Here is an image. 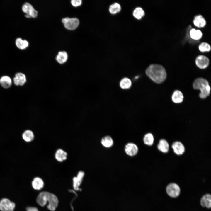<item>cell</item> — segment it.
<instances>
[{
  "instance_id": "cell-9",
  "label": "cell",
  "mask_w": 211,
  "mask_h": 211,
  "mask_svg": "<svg viewBox=\"0 0 211 211\" xmlns=\"http://www.w3.org/2000/svg\"><path fill=\"white\" fill-rule=\"evenodd\" d=\"M84 176V172L82 171H80L78 173L77 176L73 178V186L74 190H81V189L79 188V186L81 183Z\"/></svg>"
},
{
  "instance_id": "cell-14",
  "label": "cell",
  "mask_w": 211,
  "mask_h": 211,
  "mask_svg": "<svg viewBox=\"0 0 211 211\" xmlns=\"http://www.w3.org/2000/svg\"><path fill=\"white\" fill-rule=\"evenodd\" d=\"M194 24L198 27H204L206 24V21L205 18L200 14L195 16L193 20Z\"/></svg>"
},
{
  "instance_id": "cell-25",
  "label": "cell",
  "mask_w": 211,
  "mask_h": 211,
  "mask_svg": "<svg viewBox=\"0 0 211 211\" xmlns=\"http://www.w3.org/2000/svg\"><path fill=\"white\" fill-rule=\"evenodd\" d=\"M16 44L18 48L23 50L28 46L29 43L26 40H23L21 38H18L16 40Z\"/></svg>"
},
{
  "instance_id": "cell-28",
  "label": "cell",
  "mask_w": 211,
  "mask_h": 211,
  "mask_svg": "<svg viewBox=\"0 0 211 211\" xmlns=\"http://www.w3.org/2000/svg\"><path fill=\"white\" fill-rule=\"evenodd\" d=\"M121 9L120 4L117 2H115L111 4L109 8L110 13L113 14H115L119 12Z\"/></svg>"
},
{
  "instance_id": "cell-7",
  "label": "cell",
  "mask_w": 211,
  "mask_h": 211,
  "mask_svg": "<svg viewBox=\"0 0 211 211\" xmlns=\"http://www.w3.org/2000/svg\"><path fill=\"white\" fill-rule=\"evenodd\" d=\"M48 203L47 208L51 211H55L58 206V200L57 196L54 194L49 193L47 200Z\"/></svg>"
},
{
  "instance_id": "cell-13",
  "label": "cell",
  "mask_w": 211,
  "mask_h": 211,
  "mask_svg": "<svg viewBox=\"0 0 211 211\" xmlns=\"http://www.w3.org/2000/svg\"><path fill=\"white\" fill-rule=\"evenodd\" d=\"M174 152L178 155L183 154L185 151V147L183 144L180 142L176 141L174 142L172 145Z\"/></svg>"
},
{
  "instance_id": "cell-22",
  "label": "cell",
  "mask_w": 211,
  "mask_h": 211,
  "mask_svg": "<svg viewBox=\"0 0 211 211\" xmlns=\"http://www.w3.org/2000/svg\"><path fill=\"white\" fill-rule=\"evenodd\" d=\"M189 34L191 38L196 40L200 39L203 35L202 33L200 30L194 28H192L190 30Z\"/></svg>"
},
{
  "instance_id": "cell-2",
  "label": "cell",
  "mask_w": 211,
  "mask_h": 211,
  "mask_svg": "<svg viewBox=\"0 0 211 211\" xmlns=\"http://www.w3.org/2000/svg\"><path fill=\"white\" fill-rule=\"evenodd\" d=\"M193 87L195 89L200 90L199 96L201 99H205L210 94V87L207 81L202 78L196 79L193 83Z\"/></svg>"
},
{
  "instance_id": "cell-24",
  "label": "cell",
  "mask_w": 211,
  "mask_h": 211,
  "mask_svg": "<svg viewBox=\"0 0 211 211\" xmlns=\"http://www.w3.org/2000/svg\"><path fill=\"white\" fill-rule=\"evenodd\" d=\"M132 82L128 78L125 77L121 80L120 82V87L123 89H129L131 86Z\"/></svg>"
},
{
  "instance_id": "cell-20",
  "label": "cell",
  "mask_w": 211,
  "mask_h": 211,
  "mask_svg": "<svg viewBox=\"0 0 211 211\" xmlns=\"http://www.w3.org/2000/svg\"><path fill=\"white\" fill-rule=\"evenodd\" d=\"M22 138L25 142H29L32 141L34 137V135L33 131L30 130H27L23 133Z\"/></svg>"
},
{
  "instance_id": "cell-8",
  "label": "cell",
  "mask_w": 211,
  "mask_h": 211,
  "mask_svg": "<svg viewBox=\"0 0 211 211\" xmlns=\"http://www.w3.org/2000/svg\"><path fill=\"white\" fill-rule=\"evenodd\" d=\"M195 64L199 68L203 69L207 67L209 64V60L206 56L200 55L196 58Z\"/></svg>"
},
{
  "instance_id": "cell-29",
  "label": "cell",
  "mask_w": 211,
  "mask_h": 211,
  "mask_svg": "<svg viewBox=\"0 0 211 211\" xmlns=\"http://www.w3.org/2000/svg\"><path fill=\"white\" fill-rule=\"evenodd\" d=\"M154 141V137L152 134L148 133L144 135L143 141L145 144L149 146L152 145Z\"/></svg>"
},
{
  "instance_id": "cell-19",
  "label": "cell",
  "mask_w": 211,
  "mask_h": 211,
  "mask_svg": "<svg viewBox=\"0 0 211 211\" xmlns=\"http://www.w3.org/2000/svg\"><path fill=\"white\" fill-rule=\"evenodd\" d=\"M183 96L182 93L178 90L175 91L172 96V101L175 103H181L183 100Z\"/></svg>"
},
{
  "instance_id": "cell-18",
  "label": "cell",
  "mask_w": 211,
  "mask_h": 211,
  "mask_svg": "<svg viewBox=\"0 0 211 211\" xmlns=\"http://www.w3.org/2000/svg\"><path fill=\"white\" fill-rule=\"evenodd\" d=\"M200 204L203 207L210 208L211 207V196L210 194H207L204 195L200 200Z\"/></svg>"
},
{
  "instance_id": "cell-27",
  "label": "cell",
  "mask_w": 211,
  "mask_h": 211,
  "mask_svg": "<svg viewBox=\"0 0 211 211\" xmlns=\"http://www.w3.org/2000/svg\"><path fill=\"white\" fill-rule=\"evenodd\" d=\"M132 13L134 16L136 18L140 19L144 16L145 12L141 7H138L134 9Z\"/></svg>"
},
{
  "instance_id": "cell-32",
  "label": "cell",
  "mask_w": 211,
  "mask_h": 211,
  "mask_svg": "<svg viewBox=\"0 0 211 211\" xmlns=\"http://www.w3.org/2000/svg\"><path fill=\"white\" fill-rule=\"evenodd\" d=\"M26 211H39L38 209L35 207H29L26 208Z\"/></svg>"
},
{
  "instance_id": "cell-4",
  "label": "cell",
  "mask_w": 211,
  "mask_h": 211,
  "mask_svg": "<svg viewBox=\"0 0 211 211\" xmlns=\"http://www.w3.org/2000/svg\"><path fill=\"white\" fill-rule=\"evenodd\" d=\"M22 10L26 14L25 16L27 18H35L38 16V11L28 3L26 2L23 4Z\"/></svg>"
},
{
  "instance_id": "cell-3",
  "label": "cell",
  "mask_w": 211,
  "mask_h": 211,
  "mask_svg": "<svg viewBox=\"0 0 211 211\" xmlns=\"http://www.w3.org/2000/svg\"><path fill=\"white\" fill-rule=\"evenodd\" d=\"M62 21L65 28L70 30H74L76 28L79 23V20L75 18L66 17L63 18Z\"/></svg>"
},
{
  "instance_id": "cell-30",
  "label": "cell",
  "mask_w": 211,
  "mask_h": 211,
  "mask_svg": "<svg viewBox=\"0 0 211 211\" xmlns=\"http://www.w3.org/2000/svg\"><path fill=\"white\" fill-rule=\"evenodd\" d=\"M198 48L200 51L205 52L210 51L211 50V47L208 43L203 42L199 45Z\"/></svg>"
},
{
  "instance_id": "cell-16",
  "label": "cell",
  "mask_w": 211,
  "mask_h": 211,
  "mask_svg": "<svg viewBox=\"0 0 211 211\" xmlns=\"http://www.w3.org/2000/svg\"><path fill=\"white\" fill-rule=\"evenodd\" d=\"M12 83V80L8 76H4L0 78V84L4 88H9L11 86Z\"/></svg>"
},
{
  "instance_id": "cell-1",
  "label": "cell",
  "mask_w": 211,
  "mask_h": 211,
  "mask_svg": "<svg viewBox=\"0 0 211 211\" xmlns=\"http://www.w3.org/2000/svg\"><path fill=\"white\" fill-rule=\"evenodd\" d=\"M146 74L152 81L158 84L163 82L166 77V73L164 67L157 64L150 65L146 69Z\"/></svg>"
},
{
  "instance_id": "cell-12",
  "label": "cell",
  "mask_w": 211,
  "mask_h": 211,
  "mask_svg": "<svg viewBox=\"0 0 211 211\" xmlns=\"http://www.w3.org/2000/svg\"><path fill=\"white\" fill-rule=\"evenodd\" d=\"M49 192L43 191L38 195L36 202L38 204L42 207L45 206L47 203V199Z\"/></svg>"
},
{
  "instance_id": "cell-5",
  "label": "cell",
  "mask_w": 211,
  "mask_h": 211,
  "mask_svg": "<svg viewBox=\"0 0 211 211\" xmlns=\"http://www.w3.org/2000/svg\"><path fill=\"white\" fill-rule=\"evenodd\" d=\"M15 207V203L7 198H3L0 201V210L1 211H13Z\"/></svg>"
},
{
  "instance_id": "cell-6",
  "label": "cell",
  "mask_w": 211,
  "mask_h": 211,
  "mask_svg": "<svg viewBox=\"0 0 211 211\" xmlns=\"http://www.w3.org/2000/svg\"><path fill=\"white\" fill-rule=\"evenodd\" d=\"M166 191L170 197H176L179 195L180 189L179 186L174 183L169 184L166 188Z\"/></svg>"
},
{
  "instance_id": "cell-21",
  "label": "cell",
  "mask_w": 211,
  "mask_h": 211,
  "mask_svg": "<svg viewBox=\"0 0 211 211\" xmlns=\"http://www.w3.org/2000/svg\"><path fill=\"white\" fill-rule=\"evenodd\" d=\"M68 58V54L66 52L60 51L57 55L56 59L58 63L63 64L67 61Z\"/></svg>"
},
{
  "instance_id": "cell-17",
  "label": "cell",
  "mask_w": 211,
  "mask_h": 211,
  "mask_svg": "<svg viewBox=\"0 0 211 211\" xmlns=\"http://www.w3.org/2000/svg\"><path fill=\"white\" fill-rule=\"evenodd\" d=\"M67 153L65 151L59 149L56 152L55 157L58 161L61 162L67 159Z\"/></svg>"
},
{
  "instance_id": "cell-31",
  "label": "cell",
  "mask_w": 211,
  "mask_h": 211,
  "mask_svg": "<svg viewBox=\"0 0 211 211\" xmlns=\"http://www.w3.org/2000/svg\"><path fill=\"white\" fill-rule=\"evenodd\" d=\"M82 1L81 0H72L71 1V3L74 6L77 7L81 4Z\"/></svg>"
},
{
  "instance_id": "cell-10",
  "label": "cell",
  "mask_w": 211,
  "mask_h": 211,
  "mask_svg": "<svg viewBox=\"0 0 211 211\" xmlns=\"http://www.w3.org/2000/svg\"><path fill=\"white\" fill-rule=\"evenodd\" d=\"M13 80L15 85L23 86L26 82V78L23 73L18 72L16 74Z\"/></svg>"
},
{
  "instance_id": "cell-26",
  "label": "cell",
  "mask_w": 211,
  "mask_h": 211,
  "mask_svg": "<svg viewBox=\"0 0 211 211\" xmlns=\"http://www.w3.org/2000/svg\"><path fill=\"white\" fill-rule=\"evenodd\" d=\"M101 142L102 145L105 147H110L113 144V141L110 136H106L103 137L101 140Z\"/></svg>"
},
{
  "instance_id": "cell-23",
  "label": "cell",
  "mask_w": 211,
  "mask_h": 211,
  "mask_svg": "<svg viewBox=\"0 0 211 211\" xmlns=\"http://www.w3.org/2000/svg\"><path fill=\"white\" fill-rule=\"evenodd\" d=\"M157 147L158 149L164 153H166L169 150V146L167 141L164 139L160 140L158 145Z\"/></svg>"
},
{
  "instance_id": "cell-15",
  "label": "cell",
  "mask_w": 211,
  "mask_h": 211,
  "mask_svg": "<svg viewBox=\"0 0 211 211\" xmlns=\"http://www.w3.org/2000/svg\"><path fill=\"white\" fill-rule=\"evenodd\" d=\"M32 185L35 190H40L43 188L44 182L41 178L36 177L33 179L32 182Z\"/></svg>"
},
{
  "instance_id": "cell-11",
  "label": "cell",
  "mask_w": 211,
  "mask_h": 211,
  "mask_svg": "<svg viewBox=\"0 0 211 211\" xmlns=\"http://www.w3.org/2000/svg\"><path fill=\"white\" fill-rule=\"evenodd\" d=\"M125 151L126 154L130 156L135 155L138 152V148L135 144L128 143L125 147Z\"/></svg>"
}]
</instances>
